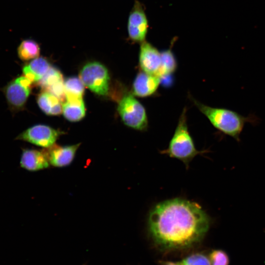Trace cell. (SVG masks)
Returning <instances> with one entry per match:
<instances>
[{"label":"cell","mask_w":265,"mask_h":265,"mask_svg":"<svg viewBox=\"0 0 265 265\" xmlns=\"http://www.w3.org/2000/svg\"><path fill=\"white\" fill-rule=\"evenodd\" d=\"M210 226L209 216L197 203L174 198L156 205L148 229L155 245L164 251L189 248L199 243Z\"/></svg>","instance_id":"1"},{"label":"cell","mask_w":265,"mask_h":265,"mask_svg":"<svg viewBox=\"0 0 265 265\" xmlns=\"http://www.w3.org/2000/svg\"><path fill=\"white\" fill-rule=\"evenodd\" d=\"M192 100L199 111L216 130L238 142L240 141V134L246 123L255 126L260 121L254 114H249L245 116L230 109L211 107L194 99H192Z\"/></svg>","instance_id":"2"},{"label":"cell","mask_w":265,"mask_h":265,"mask_svg":"<svg viewBox=\"0 0 265 265\" xmlns=\"http://www.w3.org/2000/svg\"><path fill=\"white\" fill-rule=\"evenodd\" d=\"M171 158L182 161L188 167L190 161L202 153L195 148L187 124L186 108L185 107L179 117L174 134L167 148L162 151Z\"/></svg>","instance_id":"3"},{"label":"cell","mask_w":265,"mask_h":265,"mask_svg":"<svg viewBox=\"0 0 265 265\" xmlns=\"http://www.w3.org/2000/svg\"><path fill=\"white\" fill-rule=\"evenodd\" d=\"M117 110L121 120L128 127L139 131L147 130L148 120L146 109L132 93L123 95L118 102Z\"/></svg>","instance_id":"4"},{"label":"cell","mask_w":265,"mask_h":265,"mask_svg":"<svg viewBox=\"0 0 265 265\" xmlns=\"http://www.w3.org/2000/svg\"><path fill=\"white\" fill-rule=\"evenodd\" d=\"M79 76L84 86L95 94L101 96L107 94L109 76L107 68L102 63L94 61L85 64Z\"/></svg>","instance_id":"5"},{"label":"cell","mask_w":265,"mask_h":265,"mask_svg":"<svg viewBox=\"0 0 265 265\" xmlns=\"http://www.w3.org/2000/svg\"><path fill=\"white\" fill-rule=\"evenodd\" d=\"M32 84L23 75L13 79L2 88L9 109L12 113L24 109L30 94Z\"/></svg>","instance_id":"6"},{"label":"cell","mask_w":265,"mask_h":265,"mask_svg":"<svg viewBox=\"0 0 265 265\" xmlns=\"http://www.w3.org/2000/svg\"><path fill=\"white\" fill-rule=\"evenodd\" d=\"M148 27V21L143 4L138 0H135L128 21L127 29L129 39L132 42L140 44L146 41Z\"/></svg>","instance_id":"7"},{"label":"cell","mask_w":265,"mask_h":265,"mask_svg":"<svg viewBox=\"0 0 265 265\" xmlns=\"http://www.w3.org/2000/svg\"><path fill=\"white\" fill-rule=\"evenodd\" d=\"M61 132L45 125H36L19 134L15 140L26 141L46 148L55 144Z\"/></svg>","instance_id":"8"},{"label":"cell","mask_w":265,"mask_h":265,"mask_svg":"<svg viewBox=\"0 0 265 265\" xmlns=\"http://www.w3.org/2000/svg\"><path fill=\"white\" fill-rule=\"evenodd\" d=\"M138 60L142 71L159 77L161 66V54L152 44L146 41L140 44Z\"/></svg>","instance_id":"9"},{"label":"cell","mask_w":265,"mask_h":265,"mask_svg":"<svg viewBox=\"0 0 265 265\" xmlns=\"http://www.w3.org/2000/svg\"><path fill=\"white\" fill-rule=\"evenodd\" d=\"M80 145V143H78L62 146L54 144L42 150L50 165L56 167H62L72 163Z\"/></svg>","instance_id":"10"},{"label":"cell","mask_w":265,"mask_h":265,"mask_svg":"<svg viewBox=\"0 0 265 265\" xmlns=\"http://www.w3.org/2000/svg\"><path fill=\"white\" fill-rule=\"evenodd\" d=\"M36 84L42 91L53 95L61 102H65L66 96L63 78L61 72L57 68L51 66Z\"/></svg>","instance_id":"11"},{"label":"cell","mask_w":265,"mask_h":265,"mask_svg":"<svg viewBox=\"0 0 265 265\" xmlns=\"http://www.w3.org/2000/svg\"><path fill=\"white\" fill-rule=\"evenodd\" d=\"M160 83L159 77L140 71L133 81L132 93L140 98L151 96L156 93Z\"/></svg>","instance_id":"12"},{"label":"cell","mask_w":265,"mask_h":265,"mask_svg":"<svg viewBox=\"0 0 265 265\" xmlns=\"http://www.w3.org/2000/svg\"><path fill=\"white\" fill-rule=\"evenodd\" d=\"M20 166L29 171L47 168L50 164L43 150L23 149L20 160Z\"/></svg>","instance_id":"13"},{"label":"cell","mask_w":265,"mask_h":265,"mask_svg":"<svg viewBox=\"0 0 265 265\" xmlns=\"http://www.w3.org/2000/svg\"><path fill=\"white\" fill-rule=\"evenodd\" d=\"M49 61L45 57H38L25 64L23 68L24 76L32 83H37L51 67Z\"/></svg>","instance_id":"14"},{"label":"cell","mask_w":265,"mask_h":265,"mask_svg":"<svg viewBox=\"0 0 265 265\" xmlns=\"http://www.w3.org/2000/svg\"><path fill=\"white\" fill-rule=\"evenodd\" d=\"M37 103L40 109L46 114L58 115L62 112L61 101L51 93L42 91L37 97Z\"/></svg>","instance_id":"15"},{"label":"cell","mask_w":265,"mask_h":265,"mask_svg":"<svg viewBox=\"0 0 265 265\" xmlns=\"http://www.w3.org/2000/svg\"><path fill=\"white\" fill-rule=\"evenodd\" d=\"M66 101L74 102L83 100L84 85L81 80L73 77L64 81Z\"/></svg>","instance_id":"16"},{"label":"cell","mask_w":265,"mask_h":265,"mask_svg":"<svg viewBox=\"0 0 265 265\" xmlns=\"http://www.w3.org/2000/svg\"><path fill=\"white\" fill-rule=\"evenodd\" d=\"M62 113L66 119L71 122L81 120L85 114L83 100L78 101H65L62 104Z\"/></svg>","instance_id":"17"},{"label":"cell","mask_w":265,"mask_h":265,"mask_svg":"<svg viewBox=\"0 0 265 265\" xmlns=\"http://www.w3.org/2000/svg\"><path fill=\"white\" fill-rule=\"evenodd\" d=\"M40 48L35 40L27 39L23 40L17 48L19 58L22 61H27L39 56Z\"/></svg>","instance_id":"18"},{"label":"cell","mask_w":265,"mask_h":265,"mask_svg":"<svg viewBox=\"0 0 265 265\" xmlns=\"http://www.w3.org/2000/svg\"><path fill=\"white\" fill-rule=\"evenodd\" d=\"M160 54L161 66L159 75V78L172 75L177 67V60L171 48L162 51Z\"/></svg>","instance_id":"19"},{"label":"cell","mask_w":265,"mask_h":265,"mask_svg":"<svg viewBox=\"0 0 265 265\" xmlns=\"http://www.w3.org/2000/svg\"><path fill=\"white\" fill-rule=\"evenodd\" d=\"M178 265H211L209 257L202 253H195L178 263Z\"/></svg>","instance_id":"20"},{"label":"cell","mask_w":265,"mask_h":265,"mask_svg":"<svg viewBox=\"0 0 265 265\" xmlns=\"http://www.w3.org/2000/svg\"><path fill=\"white\" fill-rule=\"evenodd\" d=\"M211 265H229L230 259L227 253L221 249H213L209 255Z\"/></svg>","instance_id":"21"},{"label":"cell","mask_w":265,"mask_h":265,"mask_svg":"<svg viewBox=\"0 0 265 265\" xmlns=\"http://www.w3.org/2000/svg\"><path fill=\"white\" fill-rule=\"evenodd\" d=\"M163 265H178V263H174L172 262H166L163 264Z\"/></svg>","instance_id":"22"}]
</instances>
